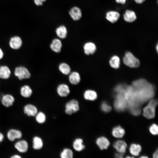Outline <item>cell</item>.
Segmentation results:
<instances>
[{"mask_svg": "<svg viewBox=\"0 0 158 158\" xmlns=\"http://www.w3.org/2000/svg\"><path fill=\"white\" fill-rule=\"evenodd\" d=\"M131 86L137 101L147 100L154 95L153 86L145 79H141L133 81Z\"/></svg>", "mask_w": 158, "mask_h": 158, "instance_id": "6da1fadb", "label": "cell"}, {"mask_svg": "<svg viewBox=\"0 0 158 158\" xmlns=\"http://www.w3.org/2000/svg\"><path fill=\"white\" fill-rule=\"evenodd\" d=\"M157 104V100H151L143 109V116L148 119L154 118L155 116V108Z\"/></svg>", "mask_w": 158, "mask_h": 158, "instance_id": "7a4b0ae2", "label": "cell"}, {"mask_svg": "<svg viewBox=\"0 0 158 158\" xmlns=\"http://www.w3.org/2000/svg\"><path fill=\"white\" fill-rule=\"evenodd\" d=\"M14 75L20 80L30 78L31 76V73L26 67L20 66L15 68Z\"/></svg>", "mask_w": 158, "mask_h": 158, "instance_id": "3957f363", "label": "cell"}, {"mask_svg": "<svg viewBox=\"0 0 158 158\" xmlns=\"http://www.w3.org/2000/svg\"><path fill=\"white\" fill-rule=\"evenodd\" d=\"M126 102L124 92L117 93L114 103L116 109L118 111H123L126 106Z\"/></svg>", "mask_w": 158, "mask_h": 158, "instance_id": "277c9868", "label": "cell"}, {"mask_svg": "<svg viewBox=\"0 0 158 158\" xmlns=\"http://www.w3.org/2000/svg\"><path fill=\"white\" fill-rule=\"evenodd\" d=\"M124 63L132 68H136L140 65V61L130 52H127L123 58Z\"/></svg>", "mask_w": 158, "mask_h": 158, "instance_id": "5b68a950", "label": "cell"}, {"mask_svg": "<svg viewBox=\"0 0 158 158\" xmlns=\"http://www.w3.org/2000/svg\"><path fill=\"white\" fill-rule=\"evenodd\" d=\"M79 106L78 102L73 99L67 102L65 105V112L68 115H71L78 111Z\"/></svg>", "mask_w": 158, "mask_h": 158, "instance_id": "8992f818", "label": "cell"}, {"mask_svg": "<svg viewBox=\"0 0 158 158\" xmlns=\"http://www.w3.org/2000/svg\"><path fill=\"white\" fill-rule=\"evenodd\" d=\"M9 45L14 50H18L22 46L23 42L21 38L18 36H15L12 37L10 39Z\"/></svg>", "mask_w": 158, "mask_h": 158, "instance_id": "52a82bcc", "label": "cell"}, {"mask_svg": "<svg viewBox=\"0 0 158 158\" xmlns=\"http://www.w3.org/2000/svg\"><path fill=\"white\" fill-rule=\"evenodd\" d=\"M56 91L58 95L61 97H66L70 93L69 87L65 83L59 84L57 87Z\"/></svg>", "mask_w": 158, "mask_h": 158, "instance_id": "ba28073f", "label": "cell"}, {"mask_svg": "<svg viewBox=\"0 0 158 158\" xmlns=\"http://www.w3.org/2000/svg\"><path fill=\"white\" fill-rule=\"evenodd\" d=\"M7 136L9 140L13 142L16 139L21 138L22 137V133L19 130L11 129L7 132Z\"/></svg>", "mask_w": 158, "mask_h": 158, "instance_id": "9c48e42d", "label": "cell"}, {"mask_svg": "<svg viewBox=\"0 0 158 158\" xmlns=\"http://www.w3.org/2000/svg\"><path fill=\"white\" fill-rule=\"evenodd\" d=\"M123 16L124 20L128 23H133L137 19L136 14L135 12L130 9L126 10Z\"/></svg>", "mask_w": 158, "mask_h": 158, "instance_id": "30bf717a", "label": "cell"}, {"mask_svg": "<svg viewBox=\"0 0 158 158\" xmlns=\"http://www.w3.org/2000/svg\"><path fill=\"white\" fill-rule=\"evenodd\" d=\"M120 16V14L118 12L114 11H110L106 13L105 18L111 23H114L119 20Z\"/></svg>", "mask_w": 158, "mask_h": 158, "instance_id": "8fae6325", "label": "cell"}, {"mask_svg": "<svg viewBox=\"0 0 158 158\" xmlns=\"http://www.w3.org/2000/svg\"><path fill=\"white\" fill-rule=\"evenodd\" d=\"M69 14L72 19L75 21L80 20L82 17L81 10L77 6L71 8L69 11Z\"/></svg>", "mask_w": 158, "mask_h": 158, "instance_id": "7c38bea8", "label": "cell"}, {"mask_svg": "<svg viewBox=\"0 0 158 158\" xmlns=\"http://www.w3.org/2000/svg\"><path fill=\"white\" fill-rule=\"evenodd\" d=\"M51 49L56 53H60L62 47V44L61 40L57 38L53 39L50 45Z\"/></svg>", "mask_w": 158, "mask_h": 158, "instance_id": "4fadbf2b", "label": "cell"}, {"mask_svg": "<svg viewBox=\"0 0 158 158\" xmlns=\"http://www.w3.org/2000/svg\"><path fill=\"white\" fill-rule=\"evenodd\" d=\"M14 146L18 152L22 153L26 152L28 149V142L24 140H21L16 142Z\"/></svg>", "mask_w": 158, "mask_h": 158, "instance_id": "5bb4252c", "label": "cell"}, {"mask_svg": "<svg viewBox=\"0 0 158 158\" xmlns=\"http://www.w3.org/2000/svg\"><path fill=\"white\" fill-rule=\"evenodd\" d=\"M15 98L12 95L6 94L4 95L1 99V102L2 105L6 107H9L12 106L15 102Z\"/></svg>", "mask_w": 158, "mask_h": 158, "instance_id": "9a60e30c", "label": "cell"}, {"mask_svg": "<svg viewBox=\"0 0 158 158\" xmlns=\"http://www.w3.org/2000/svg\"><path fill=\"white\" fill-rule=\"evenodd\" d=\"M84 52L87 55L94 54L96 50L95 44L92 42H87L85 43L83 46Z\"/></svg>", "mask_w": 158, "mask_h": 158, "instance_id": "2e32d148", "label": "cell"}, {"mask_svg": "<svg viewBox=\"0 0 158 158\" xmlns=\"http://www.w3.org/2000/svg\"><path fill=\"white\" fill-rule=\"evenodd\" d=\"M68 75V80L71 84L76 85L80 82L81 78L80 75L78 72L76 71L71 72Z\"/></svg>", "mask_w": 158, "mask_h": 158, "instance_id": "e0dca14e", "label": "cell"}, {"mask_svg": "<svg viewBox=\"0 0 158 158\" xmlns=\"http://www.w3.org/2000/svg\"><path fill=\"white\" fill-rule=\"evenodd\" d=\"M24 113L28 116H35L38 112L37 108L33 104H28L24 107Z\"/></svg>", "mask_w": 158, "mask_h": 158, "instance_id": "ac0fdd59", "label": "cell"}, {"mask_svg": "<svg viewBox=\"0 0 158 158\" xmlns=\"http://www.w3.org/2000/svg\"><path fill=\"white\" fill-rule=\"evenodd\" d=\"M113 147L118 152L123 154L126 152L127 144L124 141L119 140L114 143Z\"/></svg>", "mask_w": 158, "mask_h": 158, "instance_id": "d6986e66", "label": "cell"}, {"mask_svg": "<svg viewBox=\"0 0 158 158\" xmlns=\"http://www.w3.org/2000/svg\"><path fill=\"white\" fill-rule=\"evenodd\" d=\"M11 71L9 68L6 65L0 66V78L3 80L8 79L10 77Z\"/></svg>", "mask_w": 158, "mask_h": 158, "instance_id": "ffe728a7", "label": "cell"}, {"mask_svg": "<svg viewBox=\"0 0 158 158\" xmlns=\"http://www.w3.org/2000/svg\"><path fill=\"white\" fill-rule=\"evenodd\" d=\"M96 143L100 149L102 150L107 149L110 145L109 140L104 137L98 138L96 140Z\"/></svg>", "mask_w": 158, "mask_h": 158, "instance_id": "44dd1931", "label": "cell"}, {"mask_svg": "<svg viewBox=\"0 0 158 158\" xmlns=\"http://www.w3.org/2000/svg\"><path fill=\"white\" fill-rule=\"evenodd\" d=\"M56 33L57 36L59 38L64 39L67 36L68 34L67 29L64 25H61L56 28Z\"/></svg>", "mask_w": 158, "mask_h": 158, "instance_id": "7402d4cb", "label": "cell"}, {"mask_svg": "<svg viewBox=\"0 0 158 158\" xmlns=\"http://www.w3.org/2000/svg\"><path fill=\"white\" fill-rule=\"evenodd\" d=\"M97 94L94 90L88 89L85 91L83 93L84 98L87 100L94 101L97 98Z\"/></svg>", "mask_w": 158, "mask_h": 158, "instance_id": "603a6c76", "label": "cell"}, {"mask_svg": "<svg viewBox=\"0 0 158 158\" xmlns=\"http://www.w3.org/2000/svg\"><path fill=\"white\" fill-rule=\"evenodd\" d=\"M20 92L23 97L27 98L30 97L32 95V90L29 85H25L21 87Z\"/></svg>", "mask_w": 158, "mask_h": 158, "instance_id": "cb8c5ba5", "label": "cell"}, {"mask_svg": "<svg viewBox=\"0 0 158 158\" xmlns=\"http://www.w3.org/2000/svg\"><path fill=\"white\" fill-rule=\"evenodd\" d=\"M73 146L74 149L78 152L82 151L85 147L83 144V140L80 138L76 139L73 142Z\"/></svg>", "mask_w": 158, "mask_h": 158, "instance_id": "d4e9b609", "label": "cell"}, {"mask_svg": "<svg viewBox=\"0 0 158 158\" xmlns=\"http://www.w3.org/2000/svg\"><path fill=\"white\" fill-rule=\"evenodd\" d=\"M58 69L62 74L65 75H68L71 72L70 66L65 62L60 63L59 65Z\"/></svg>", "mask_w": 158, "mask_h": 158, "instance_id": "484cf974", "label": "cell"}, {"mask_svg": "<svg viewBox=\"0 0 158 158\" xmlns=\"http://www.w3.org/2000/svg\"><path fill=\"white\" fill-rule=\"evenodd\" d=\"M43 145L42 139L37 136L34 137L32 139V147L35 150H40L42 148Z\"/></svg>", "mask_w": 158, "mask_h": 158, "instance_id": "4316f807", "label": "cell"}, {"mask_svg": "<svg viewBox=\"0 0 158 158\" xmlns=\"http://www.w3.org/2000/svg\"><path fill=\"white\" fill-rule=\"evenodd\" d=\"M112 133L114 137L116 138H121L124 135L125 132L122 128L118 126L113 128Z\"/></svg>", "mask_w": 158, "mask_h": 158, "instance_id": "83f0119b", "label": "cell"}, {"mask_svg": "<svg viewBox=\"0 0 158 158\" xmlns=\"http://www.w3.org/2000/svg\"><path fill=\"white\" fill-rule=\"evenodd\" d=\"M129 150L130 153L133 155L137 156L141 150V147L139 145L133 144L130 145Z\"/></svg>", "mask_w": 158, "mask_h": 158, "instance_id": "f1b7e54d", "label": "cell"}, {"mask_svg": "<svg viewBox=\"0 0 158 158\" xmlns=\"http://www.w3.org/2000/svg\"><path fill=\"white\" fill-rule=\"evenodd\" d=\"M73 154L72 150L68 148L64 149L61 153L60 157L62 158H72Z\"/></svg>", "mask_w": 158, "mask_h": 158, "instance_id": "f546056e", "label": "cell"}, {"mask_svg": "<svg viewBox=\"0 0 158 158\" xmlns=\"http://www.w3.org/2000/svg\"><path fill=\"white\" fill-rule=\"evenodd\" d=\"M109 63L111 67L115 68H117L120 65V59L117 56H114L111 59Z\"/></svg>", "mask_w": 158, "mask_h": 158, "instance_id": "4dcf8cb0", "label": "cell"}, {"mask_svg": "<svg viewBox=\"0 0 158 158\" xmlns=\"http://www.w3.org/2000/svg\"><path fill=\"white\" fill-rule=\"evenodd\" d=\"M35 116L36 121L39 123H44L46 121V115L42 112H37Z\"/></svg>", "mask_w": 158, "mask_h": 158, "instance_id": "1f68e13d", "label": "cell"}, {"mask_svg": "<svg viewBox=\"0 0 158 158\" xmlns=\"http://www.w3.org/2000/svg\"><path fill=\"white\" fill-rule=\"evenodd\" d=\"M101 108L102 110L105 112H109L111 109V106L105 102H104L102 103Z\"/></svg>", "mask_w": 158, "mask_h": 158, "instance_id": "d6a6232c", "label": "cell"}, {"mask_svg": "<svg viewBox=\"0 0 158 158\" xmlns=\"http://www.w3.org/2000/svg\"><path fill=\"white\" fill-rule=\"evenodd\" d=\"M150 132L153 135H157L158 133V127L155 124H153L151 125L149 128Z\"/></svg>", "mask_w": 158, "mask_h": 158, "instance_id": "836d02e7", "label": "cell"}, {"mask_svg": "<svg viewBox=\"0 0 158 158\" xmlns=\"http://www.w3.org/2000/svg\"><path fill=\"white\" fill-rule=\"evenodd\" d=\"M46 0H34V3L37 6H42Z\"/></svg>", "mask_w": 158, "mask_h": 158, "instance_id": "e575fe53", "label": "cell"}, {"mask_svg": "<svg viewBox=\"0 0 158 158\" xmlns=\"http://www.w3.org/2000/svg\"><path fill=\"white\" fill-rule=\"evenodd\" d=\"M116 2L118 4L123 5L125 4L127 0H115Z\"/></svg>", "mask_w": 158, "mask_h": 158, "instance_id": "d590c367", "label": "cell"}, {"mask_svg": "<svg viewBox=\"0 0 158 158\" xmlns=\"http://www.w3.org/2000/svg\"><path fill=\"white\" fill-rule=\"evenodd\" d=\"M137 4H142L144 3L146 0H134Z\"/></svg>", "mask_w": 158, "mask_h": 158, "instance_id": "8d00e7d4", "label": "cell"}, {"mask_svg": "<svg viewBox=\"0 0 158 158\" xmlns=\"http://www.w3.org/2000/svg\"><path fill=\"white\" fill-rule=\"evenodd\" d=\"M4 56V52L0 48V60H1L3 58Z\"/></svg>", "mask_w": 158, "mask_h": 158, "instance_id": "74e56055", "label": "cell"}, {"mask_svg": "<svg viewBox=\"0 0 158 158\" xmlns=\"http://www.w3.org/2000/svg\"><path fill=\"white\" fill-rule=\"evenodd\" d=\"M4 136L3 134L0 132V143L3 141L4 140Z\"/></svg>", "mask_w": 158, "mask_h": 158, "instance_id": "f35d334b", "label": "cell"}, {"mask_svg": "<svg viewBox=\"0 0 158 158\" xmlns=\"http://www.w3.org/2000/svg\"><path fill=\"white\" fill-rule=\"evenodd\" d=\"M119 154L116 153L115 155V157L122 158L123 157V154L120 153Z\"/></svg>", "mask_w": 158, "mask_h": 158, "instance_id": "ab89813d", "label": "cell"}, {"mask_svg": "<svg viewBox=\"0 0 158 158\" xmlns=\"http://www.w3.org/2000/svg\"><path fill=\"white\" fill-rule=\"evenodd\" d=\"M11 157V158H21V157L18 154H14L12 155Z\"/></svg>", "mask_w": 158, "mask_h": 158, "instance_id": "60d3db41", "label": "cell"}, {"mask_svg": "<svg viewBox=\"0 0 158 158\" xmlns=\"http://www.w3.org/2000/svg\"><path fill=\"white\" fill-rule=\"evenodd\" d=\"M153 157L154 158H158V150H157L153 154Z\"/></svg>", "mask_w": 158, "mask_h": 158, "instance_id": "b9f144b4", "label": "cell"}, {"mask_svg": "<svg viewBox=\"0 0 158 158\" xmlns=\"http://www.w3.org/2000/svg\"><path fill=\"white\" fill-rule=\"evenodd\" d=\"M147 157L146 156H144L141 157V158H147Z\"/></svg>", "mask_w": 158, "mask_h": 158, "instance_id": "7bdbcfd3", "label": "cell"}, {"mask_svg": "<svg viewBox=\"0 0 158 158\" xmlns=\"http://www.w3.org/2000/svg\"><path fill=\"white\" fill-rule=\"evenodd\" d=\"M156 48L157 49V51H158V45L157 44V45Z\"/></svg>", "mask_w": 158, "mask_h": 158, "instance_id": "ee69618b", "label": "cell"}, {"mask_svg": "<svg viewBox=\"0 0 158 158\" xmlns=\"http://www.w3.org/2000/svg\"><path fill=\"white\" fill-rule=\"evenodd\" d=\"M1 99V96H0V99Z\"/></svg>", "mask_w": 158, "mask_h": 158, "instance_id": "f6af8a7d", "label": "cell"}]
</instances>
